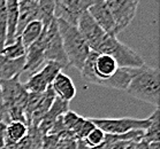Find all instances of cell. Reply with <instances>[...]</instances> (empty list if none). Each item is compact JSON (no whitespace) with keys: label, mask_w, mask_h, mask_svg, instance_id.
I'll use <instances>...</instances> for the list:
<instances>
[{"label":"cell","mask_w":160,"mask_h":149,"mask_svg":"<svg viewBox=\"0 0 160 149\" xmlns=\"http://www.w3.org/2000/svg\"><path fill=\"white\" fill-rule=\"evenodd\" d=\"M26 52L27 51L22 44L21 38L18 37L14 40V43H12L11 45H7V46H4L0 49V55L9 58V60H18V58L26 56Z\"/></svg>","instance_id":"24"},{"label":"cell","mask_w":160,"mask_h":149,"mask_svg":"<svg viewBox=\"0 0 160 149\" xmlns=\"http://www.w3.org/2000/svg\"><path fill=\"white\" fill-rule=\"evenodd\" d=\"M96 53L106 54L112 56L119 67L123 68H142L145 62L138 53L122 44L115 36H109L106 33L102 41L99 43Z\"/></svg>","instance_id":"4"},{"label":"cell","mask_w":160,"mask_h":149,"mask_svg":"<svg viewBox=\"0 0 160 149\" xmlns=\"http://www.w3.org/2000/svg\"><path fill=\"white\" fill-rule=\"evenodd\" d=\"M150 124L144 131L143 141L148 143L159 142V108H156L154 113L149 117Z\"/></svg>","instance_id":"23"},{"label":"cell","mask_w":160,"mask_h":149,"mask_svg":"<svg viewBox=\"0 0 160 149\" xmlns=\"http://www.w3.org/2000/svg\"><path fill=\"white\" fill-rule=\"evenodd\" d=\"M90 119L95 124V126L109 135H120L130 131H145L150 124L149 118L138 119L131 117H123V118H90Z\"/></svg>","instance_id":"5"},{"label":"cell","mask_w":160,"mask_h":149,"mask_svg":"<svg viewBox=\"0 0 160 149\" xmlns=\"http://www.w3.org/2000/svg\"><path fill=\"white\" fill-rule=\"evenodd\" d=\"M37 6L38 0H23L18 1V22L16 38L20 37L23 29L32 21H37Z\"/></svg>","instance_id":"16"},{"label":"cell","mask_w":160,"mask_h":149,"mask_svg":"<svg viewBox=\"0 0 160 149\" xmlns=\"http://www.w3.org/2000/svg\"><path fill=\"white\" fill-rule=\"evenodd\" d=\"M68 110H69V102H66L55 96L51 108L48 109V114L43 117L42 122L38 125V130H39L40 133L43 135L48 134V132L51 131V128L53 126V124L55 123V120L60 118L62 115H65Z\"/></svg>","instance_id":"13"},{"label":"cell","mask_w":160,"mask_h":149,"mask_svg":"<svg viewBox=\"0 0 160 149\" xmlns=\"http://www.w3.org/2000/svg\"><path fill=\"white\" fill-rule=\"evenodd\" d=\"M76 28L78 30V32L81 33V36L83 37L84 40L87 41V44L89 45L90 49L93 52L97 49L99 43L102 41V39L106 35L104 32V30L96 23L93 18L91 17L89 12H84L83 14L81 15Z\"/></svg>","instance_id":"9"},{"label":"cell","mask_w":160,"mask_h":149,"mask_svg":"<svg viewBox=\"0 0 160 149\" xmlns=\"http://www.w3.org/2000/svg\"><path fill=\"white\" fill-rule=\"evenodd\" d=\"M45 30L40 35V37L30 46L26 52V62L23 72H30V75L36 73L46 62L45 60Z\"/></svg>","instance_id":"10"},{"label":"cell","mask_w":160,"mask_h":149,"mask_svg":"<svg viewBox=\"0 0 160 149\" xmlns=\"http://www.w3.org/2000/svg\"><path fill=\"white\" fill-rule=\"evenodd\" d=\"M57 26L61 37L62 46L68 61V66L74 67L75 69L81 71L84 62L91 52L89 45L87 44L83 37L81 36L76 26H70L61 20H57Z\"/></svg>","instance_id":"2"},{"label":"cell","mask_w":160,"mask_h":149,"mask_svg":"<svg viewBox=\"0 0 160 149\" xmlns=\"http://www.w3.org/2000/svg\"><path fill=\"white\" fill-rule=\"evenodd\" d=\"M55 1L53 0H40L37 6V21L43 23L46 28L55 20L54 17Z\"/></svg>","instance_id":"22"},{"label":"cell","mask_w":160,"mask_h":149,"mask_svg":"<svg viewBox=\"0 0 160 149\" xmlns=\"http://www.w3.org/2000/svg\"><path fill=\"white\" fill-rule=\"evenodd\" d=\"M54 99H55L54 92H53L51 86H48V90L42 94L38 105H37V107L35 108V110H33L32 115H31V118H30L29 126L38 127L39 123L42 122V119H43V117L48 114V109L51 108V105H52V103H53V101H54Z\"/></svg>","instance_id":"19"},{"label":"cell","mask_w":160,"mask_h":149,"mask_svg":"<svg viewBox=\"0 0 160 149\" xmlns=\"http://www.w3.org/2000/svg\"><path fill=\"white\" fill-rule=\"evenodd\" d=\"M132 98L153 105L159 108L160 101V71L157 67L143 66L131 79L127 91Z\"/></svg>","instance_id":"1"},{"label":"cell","mask_w":160,"mask_h":149,"mask_svg":"<svg viewBox=\"0 0 160 149\" xmlns=\"http://www.w3.org/2000/svg\"><path fill=\"white\" fill-rule=\"evenodd\" d=\"M0 49H1V45H0Z\"/></svg>","instance_id":"35"},{"label":"cell","mask_w":160,"mask_h":149,"mask_svg":"<svg viewBox=\"0 0 160 149\" xmlns=\"http://www.w3.org/2000/svg\"><path fill=\"white\" fill-rule=\"evenodd\" d=\"M6 33H7V9H6V1L5 0H0V45H1V48L5 46Z\"/></svg>","instance_id":"29"},{"label":"cell","mask_w":160,"mask_h":149,"mask_svg":"<svg viewBox=\"0 0 160 149\" xmlns=\"http://www.w3.org/2000/svg\"><path fill=\"white\" fill-rule=\"evenodd\" d=\"M8 123H9V119H8L7 113H6V109H5L2 95H1V88H0V124L7 125Z\"/></svg>","instance_id":"32"},{"label":"cell","mask_w":160,"mask_h":149,"mask_svg":"<svg viewBox=\"0 0 160 149\" xmlns=\"http://www.w3.org/2000/svg\"><path fill=\"white\" fill-rule=\"evenodd\" d=\"M59 137L53 134H46L43 137L42 149H55L59 142Z\"/></svg>","instance_id":"31"},{"label":"cell","mask_w":160,"mask_h":149,"mask_svg":"<svg viewBox=\"0 0 160 149\" xmlns=\"http://www.w3.org/2000/svg\"><path fill=\"white\" fill-rule=\"evenodd\" d=\"M88 12L91 15V17L96 21V23L104 30V32L109 35V36L117 37L114 20H113V16L109 12L108 7L106 6L105 0L95 1V4L88 9Z\"/></svg>","instance_id":"11"},{"label":"cell","mask_w":160,"mask_h":149,"mask_svg":"<svg viewBox=\"0 0 160 149\" xmlns=\"http://www.w3.org/2000/svg\"><path fill=\"white\" fill-rule=\"evenodd\" d=\"M62 123L65 125V127L70 131L72 133L77 130V127L80 126L81 123L84 120V117L80 116V115H77L76 113H74L72 110H68L65 115H62Z\"/></svg>","instance_id":"28"},{"label":"cell","mask_w":160,"mask_h":149,"mask_svg":"<svg viewBox=\"0 0 160 149\" xmlns=\"http://www.w3.org/2000/svg\"><path fill=\"white\" fill-rule=\"evenodd\" d=\"M28 130L29 126L26 123L20 120H11L5 126L4 130V141L7 149L26 138L28 134Z\"/></svg>","instance_id":"17"},{"label":"cell","mask_w":160,"mask_h":149,"mask_svg":"<svg viewBox=\"0 0 160 149\" xmlns=\"http://www.w3.org/2000/svg\"><path fill=\"white\" fill-rule=\"evenodd\" d=\"M43 23L39 22V21H32V22L29 23L23 29V31L20 35V38H21L22 44H23V46L26 48V51L39 38L42 32H43Z\"/></svg>","instance_id":"21"},{"label":"cell","mask_w":160,"mask_h":149,"mask_svg":"<svg viewBox=\"0 0 160 149\" xmlns=\"http://www.w3.org/2000/svg\"><path fill=\"white\" fill-rule=\"evenodd\" d=\"M119 66L115 62V60L106 54H97L95 58V63H93V69H95V80L93 83L95 85H99L102 81L109 79L115 73Z\"/></svg>","instance_id":"12"},{"label":"cell","mask_w":160,"mask_h":149,"mask_svg":"<svg viewBox=\"0 0 160 149\" xmlns=\"http://www.w3.org/2000/svg\"><path fill=\"white\" fill-rule=\"evenodd\" d=\"M26 56L18 60H9L0 55V83L6 81L16 76H21L24 68Z\"/></svg>","instance_id":"18"},{"label":"cell","mask_w":160,"mask_h":149,"mask_svg":"<svg viewBox=\"0 0 160 149\" xmlns=\"http://www.w3.org/2000/svg\"><path fill=\"white\" fill-rule=\"evenodd\" d=\"M45 30V60L52 61L58 63L65 69L68 67V61L66 58L63 46H62V40L59 33L58 26H57V20L48 26L44 28Z\"/></svg>","instance_id":"8"},{"label":"cell","mask_w":160,"mask_h":149,"mask_svg":"<svg viewBox=\"0 0 160 149\" xmlns=\"http://www.w3.org/2000/svg\"><path fill=\"white\" fill-rule=\"evenodd\" d=\"M62 69L63 68L60 64H58V63L52 61H46L38 72L40 73V76L43 77V79L46 81L48 86H51L53 80L55 79V77L58 76V73L61 72Z\"/></svg>","instance_id":"26"},{"label":"cell","mask_w":160,"mask_h":149,"mask_svg":"<svg viewBox=\"0 0 160 149\" xmlns=\"http://www.w3.org/2000/svg\"><path fill=\"white\" fill-rule=\"evenodd\" d=\"M0 88L9 122L20 120L27 124L24 109L29 93L26 91L23 84L21 83L20 76H16L6 81H1Z\"/></svg>","instance_id":"3"},{"label":"cell","mask_w":160,"mask_h":149,"mask_svg":"<svg viewBox=\"0 0 160 149\" xmlns=\"http://www.w3.org/2000/svg\"><path fill=\"white\" fill-rule=\"evenodd\" d=\"M5 126L1 127V131H0V149H7L6 145H5V141H4V130H5Z\"/></svg>","instance_id":"33"},{"label":"cell","mask_w":160,"mask_h":149,"mask_svg":"<svg viewBox=\"0 0 160 149\" xmlns=\"http://www.w3.org/2000/svg\"><path fill=\"white\" fill-rule=\"evenodd\" d=\"M4 125H5V124H0V131H1V127L4 126Z\"/></svg>","instance_id":"34"},{"label":"cell","mask_w":160,"mask_h":149,"mask_svg":"<svg viewBox=\"0 0 160 149\" xmlns=\"http://www.w3.org/2000/svg\"><path fill=\"white\" fill-rule=\"evenodd\" d=\"M52 90L54 92L57 98L61 99L66 102H70L76 96V87L74 85L73 80L69 76H67L65 72L58 73L53 83L51 85Z\"/></svg>","instance_id":"15"},{"label":"cell","mask_w":160,"mask_h":149,"mask_svg":"<svg viewBox=\"0 0 160 149\" xmlns=\"http://www.w3.org/2000/svg\"><path fill=\"white\" fill-rule=\"evenodd\" d=\"M106 139V133L104 131H102L100 128H98L97 126H95V128H92L89 134L84 138V143L90 147L91 149H96L102 147L105 143Z\"/></svg>","instance_id":"27"},{"label":"cell","mask_w":160,"mask_h":149,"mask_svg":"<svg viewBox=\"0 0 160 149\" xmlns=\"http://www.w3.org/2000/svg\"><path fill=\"white\" fill-rule=\"evenodd\" d=\"M6 9H7V33H6L5 46L11 45L16 39V30H18V1L7 0Z\"/></svg>","instance_id":"20"},{"label":"cell","mask_w":160,"mask_h":149,"mask_svg":"<svg viewBox=\"0 0 160 149\" xmlns=\"http://www.w3.org/2000/svg\"><path fill=\"white\" fill-rule=\"evenodd\" d=\"M139 68H123L119 67L115 73L109 79L100 84V86L108 88H114L118 91H127L131 79L138 72Z\"/></svg>","instance_id":"14"},{"label":"cell","mask_w":160,"mask_h":149,"mask_svg":"<svg viewBox=\"0 0 160 149\" xmlns=\"http://www.w3.org/2000/svg\"><path fill=\"white\" fill-rule=\"evenodd\" d=\"M105 2L113 16L118 36L134 20L139 2L137 0H105Z\"/></svg>","instance_id":"6"},{"label":"cell","mask_w":160,"mask_h":149,"mask_svg":"<svg viewBox=\"0 0 160 149\" xmlns=\"http://www.w3.org/2000/svg\"><path fill=\"white\" fill-rule=\"evenodd\" d=\"M77 140L75 139L74 134L70 132L67 135L59 139V142L55 149H76Z\"/></svg>","instance_id":"30"},{"label":"cell","mask_w":160,"mask_h":149,"mask_svg":"<svg viewBox=\"0 0 160 149\" xmlns=\"http://www.w3.org/2000/svg\"><path fill=\"white\" fill-rule=\"evenodd\" d=\"M95 4L90 0H58L55 1L54 17L76 26L81 15Z\"/></svg>","instance_id":"7"},{"label":"cell","mask_w":160,"mask_h":149,"mask_svg":"<svg viewBox=\"0 0 160 149\" xmlns=\"http://www.w3.org/2000/svg\"><path fill=\"white\" fill-rule=\"evenodd\" d=\"M23 86H24V88H26V91L28 93H37V94L44 93L48 87V85L43 79V77L40 76V73L38 71L36 73L31 75L30 78L28 79V81Z\"/></svg>","instance_id":"25"}]
</instances>
